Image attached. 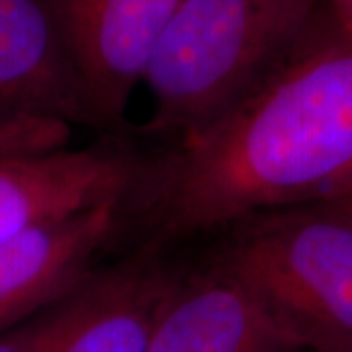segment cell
I'll return each mask as SVG.
<instances>
[{
    "label": "cell",
    "instance_id": "obj_6",
    "mask_svg": "<svg viewBox=\"0 0 352 352\" xmlns=\"http://www.w3.org/2000/svg\"><path fill=\"white\" fill-rule=\"evenodd\" d=\"M100 131L122 135L133 88L180 0H47Z\"/></svg>",
    "mask_w": 352,
    "mask_h": 352
},
{
    "label": "cell",
    "instance_id": "obj_5",
    "mask_svg": "<svg viewBox=\"0 0 352 352\" xmlns=\"http://www.w3.org/2000/svg\"><path fill=\"white\" fill-rule=\"evenodd\" d=\"M180 266L166 252L133 249L92 268L38 315L36 352H147L153 325Z\"/></svg>",
    "mask_w": 352,
    "mask_h": 352
},
{
    "label": "cell",
    "instance_id": "obj_11",
    "mask_svg": "<svg viewBox=\"0 0 352 352\" xmlns=\"http://www.w3.org/2000/svg\"><path fill=\"white\" fill-rule=\"evenodd\" d=\"M329 16L340 34L352 41V0H329Z\"/></svg>",
    "mask_w": 352,
    "mask_h": 352
},
{
    "label": "cell",
    "instance_id": "obj_2",
    "mask_svg": "<svg viewBox=\"0 0 352 352\" xmlns=\"http://www.w3.org/2000/svg\"><path fill=\"white\" fill-rule=\"evenodd\" d=\"M319 24L315 0H180L143 82L141 127L164 145L196 138L274 76Z\"/></svg>",
    "mask_w": 352,
    "mask_h": 352
},
{
    "label": "cell",
    "instance_id": "obj_12",
    "mask_svg": "<svg viewBox=\"0 0 352 352\" xmlns=\"http://www.w3.org/2000/svg\"><path fill=\"white\" fill-rule=\"evenodd\" d=\"M325 201H329V204H335L337 208H340V210H344V212L352 214V188L349 190V192H344V194L337 196V198H331V200H325Z\"/></svg>",
    "mask_w": 352,
    "mask_h": 352
},
{
    "label": "cell",
    "instance_id": "obj_8",
    "mask_svg": "<svg viewBox=\"0 0 352 352\" xmlns=\"http://www.w3.org/2000/svg\"><path fill=\"white\" fill-rule=\"evenodd\" d=\"M122 231L110 201L30 227L0 243V333L43 314L87 276Z\"/></svg>",
    "mask_w": 352,
    "mask_h": 352
},
{
    "label": "cell",
    "instance_id": "obj_10",
    "mask_svg": "<svg viewBox=\"0 0 352 352\" xmlns=\"http://www.w3.org/2000/svg\"><path fill=\"white\" fill-rule=\"evenodd\" d=\"M38 315L18 327L0 333V352H36Z\"/></svg>",
    "mask_w": 352,
    "mask_h": 352
},
{
    "label": "cell",
    "instance_id": "obj_7",
    "mask_svg": "<svg viewBox=\"0 0 352 352\" xmlns=\"http://www.w3.org/2000/svg\"><path fill=\"white\" fill-rule=\"evenodd\" d=\"M141 157L122 135L78 149H0V243L102 204L124 206Z\"/></svg>",
    "mask_w": 352,
    "mask_h": 352
},
{
    "label": "cell",
    "instance_id": "obj_9",
    "mask_svg": "<svg viewBox=\"0 0 352 352\" xmlns=\"http://www.w3.org/2000/svg\"><path fill=\"white\" fill-rule=\"evenodd\" d=\"M147 352H298L261 303L215 256L180 268Z\"/></svg>",
    "mask_w": 352,
    "mask_h": 352
},
{
    "label": "cell",
    "instance_id": "obj_13",
    "mask_svg": "<svg viewBox=\"0 0 352 352\" xmlns=\"http://www.w3.org/2000/svg\"><path fill=\"white\" fill-rule=\"evenodd\" d=\"M298 352H314V351H298Z\"/></svg>",
    "mask_w": 352,
    "mask_h": 352
},
{
    "label": "cell",
    "instance_id": "obj_4",
    "mask_svg": "<svg viewBox=\"0 0 352 352\" xmlns=\"http://www.w3.org/2000/svg\"><path fill=\"white\" fill-rule=\"evenodd\" d=\"M100 129L47 0H0V149L69 147Z\"/></svg>",
    "mask_w": 352,
    "mask_h": 352
},
{
    "label": "cell",
    "instance_id": "obj_1",
    "mask_svg": "<svg viewBox=\"0 0 352 352\" xmlns=\"http://www.w3.org/2000/svg\"><path fill=\"white\" fill-rule=\"evenodd\" d=\"M351 188L352 41L329 16L276 75L214 126L143 153L120 237H131L133 249L170 252L254 215Z\"/></svg>",
    "mask_w": 352,
    "mask_h": 352
},
{
    "label": "cell",
    "instance_id": "obj_3",
    "mask_svg": "<svg viewBox=\"0 0 352 352\" xmlns=\"http://www.w3.org/2000/svg\"><path fill=\"white\" fill-rule=\"evenodd\" d=\"M214 254L296 351L352 352V214L329 201L229 227Z\"/></svg>",
    "mask_w": 352,
    "mask_h": 352
}]
</instances>
